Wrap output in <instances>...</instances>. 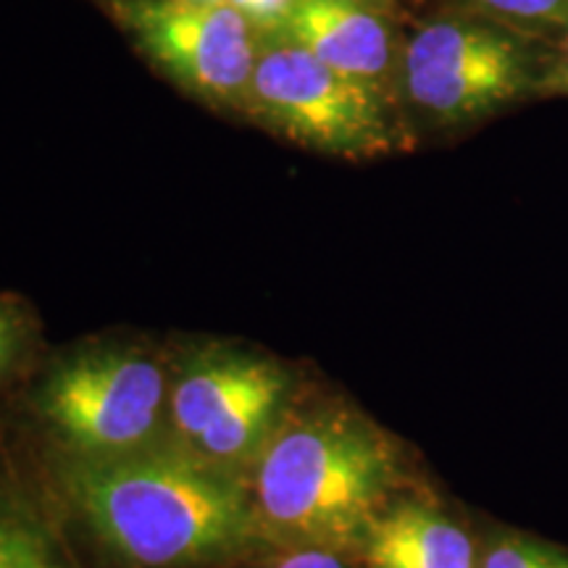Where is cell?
I'll list each match as a JSON object with an SVG mask.
<instances>
[{"label": "cell", "mask_w": 568, "mask_h": 568, "mask_svg": "<svg viewBox=\"0 0 568 568\" xmlns=\"http://www.w3.org/2000/svg\"><path fill=\"white\" fill-rule=\"evenodd\" d=\"M30 466L80 568H216L261 542L245 481L172 445L101 464Z\"/></svg>", "instance_id": "6da1fadb"}, {"label": "cell", "mask_w": 568, "mask_h": 568, "mask_svg": "<svg viewBox=\"0 0 568 568\" xmlns=\"http://www.w3.org/2000/svg\"><path fill=\"white\" fill-rule=\"evenodd\" d=\"M432 477L410 439L314 372L245 489L266 542L355 552L389 503Z\"/></svg>", "instance_id": "7a4b0ae2"}, {"label": "cell", "mask_w": 568, "mask_h": 568, "mask_svg": "<svg viewBox=\"0 0 568 568\" xmlns=\"http://www.w3.org/2000/svg\"><path fill=\"white\" fill-rule=\"evenodd\" d=\"M172 339L101 332L51 347L0 408L32 464H101L169 443Z\"/></svg>", "instance_id": "3957f363"}, {"label": "cell", "mask_w": 568, "mask_h": 568, "mask_svg": "<svg viewBox=\"0 0 568 568\" xmlns=\"http://www.w3.org/2000/svg\"><path fill=\"white\" fill-rule=\"evenodd\" d=\"M314 368L230 337H174L169 443L245 481Z\"/></svg>", "instance_id": "277c9868"}, {"label": "cell", "mask_w": 568, "mask_h": 568, "mask_svg": "<svg viewBox=\"0 0 568 568\" xmlns=\"http://www.w3.org/2000/svg\"><path fill=\"white\" fill-rule=\"evenodd\" d=\"M247 111L284 138L345 159L395 145L385 92L339 74L282 34L258 38Z\"/></svg>", "instance_id": "5b68a950"}, {"label": "cell", "mask_w": 568, "mask_h": 568, "mask_svg": "<svg viewBox=\"0 0 568 568\" xmlns=\"http://www.w3.org/2000/svg\"><path fill=\"white\" fill-rule=\"evenodd\" d=\"M113 13L176 84L201 101L247 111L258 32L230 3L113 0Z\"/></svg>", "instance_id": "8992f818"}, {"label": "cell", "mask_w": 568, "mask_h": 568, "mask_svg": "<svg viewBox=\"0 0 568 568\" xmlns=\"http://www.w3.org/2000/svg\"><path fill=\"white\" fill-rule=\"evenodd\" d=\"M400 82L418 111L458 124L508 103L529 74L521 48L508 34L479 21L443 19L406 42Z\"/></svg>", "instance_id": "52a82bcc"}, {"label": "cell", "mask_w": 568, "mask_h": 568, "mask_svg": "<svg viewBox=\"0 0 568 568\" xmlns=\"http://www.w3.org/2000/svg\"><path fill=\"white\" fill-rule=\"evenodd\" d=\"M481 516L432 477L382 510L355 548L364 568H477Z\"/></svg>", "instance_id": "ba28073f"}, {"label": "cell", "mask_w": 568, "mask_h": 568, "mask_svg": "<svg viewBox=\"0 0 568 568\" xmlns=\"http://www.w3.org/2000/svg\"><path fill=\"white\" fill-rule=\"evenodd\" d=\"M280 34L339 74L385 92L393 32L382 11L351 0H297Z\"/></svg>", "instance_id": "9c48e42d"}, {"label": "cell", "mask_w": 568, "mask_h": 568, "mask_svg": "<svg viewBox=\"0 0 568 568\" xmlns=\"http://www.w3.org/2000/svg\"><path fill=\"white\" fill-rule=\"evenodd\" d=\"M0 568H80L38 471L0 429Z\"/></svg>", "instance_id": "30bf717a"}, {"label": "cell", "mask_w": 568, "mask_h": 568, "mask_svg": "<svg viewBox=\"0 0 568 568\" xmlns=\"http://www.w3.org/2000/svg\"><path fill=\"white\" fill-rule=\"evenodd\" d=\"M45 351L48 343L32 303L0 290V408L24 385Z\"/></svg>", "instance_id": "8fae6325"}, {"label": "cell", "mask_w": 568, "mask_h": 568, "mask_svg": "<svg viewBox=\"0 0 568 568\" xmlns=\"http://www.w3.org/2000/svg\"><path fill=\"white\" fill-rule=\"evenodd\" d=\"M477 568H568V548L527 529L481 516Z\"/></svg>", "instance_id": "7c38bea8"}, {"label": "cell", "mask_w": 568, "mask_h": 568, "mask_svg": "<svg viewBox=\"0 0 568 568\" xmlns=\"http://www.w3.org/2000/svg\"><path fill=\"white\" fill-rule=\"evenodd\" d=\"M216 568H364L355 552L314 548V545H282L261 539Z\"/></svg>", "instance_id": "4fadbf2b"}, {"label": "cell", "mask_w": 568, "mask_h": 568, "mask_svg": "<svg viewBox=\"0 0 568 568\" xmlns=\"http://www.w3.org/2000/svg\"><path fill=\"white\" fill-rule=\"evenodd\" d=\"M479 9L524 24H566L568 0H474Z\"/></svg>", "instance_id": "5bb4252c"}, {"label": "cell", "mask_w": 568, "mask_h": 568, "mask_svg": "<svg viewBox=\"0 0 568 568\" xmlns=\"http://www.w3.org/2000/svg\"><path fill=\"white\" fill-rule=\"evenodd\" d=\"M226 3L243 13L247 24L258 32V38H266V34H280L284 30L297 0H226Z\"/></svg>", "instance_id": "9a60e30c"}, {"label": "cell", "mask_w": 568, "mask_h": 568, "mask_svg": "<svg viewBox=\"0 0 568 568\" xmlns=\"http://www.w3.org/2000/svg\"><path fill=\"white\" fill-rule=\"evenodd\" d=\"M351 3H361V6H368V9L382 11V9H387L389 0H351Z\"/></svg>", "instance_id": "2e32d148"}, {"label": "cell", "mask_w": 568, "mask_h": 568, "mask_svg": "<svg viewBox=\"0 0 568 568\" xmlns=\"http://www.w3.org/2000/svg\"><path fill=\"white\" fill-rule=\"evenodd\" d=\"M184 3H197V6H219V3H226V0H184Z\"/></svg>", "instance_id": "e0dca14e"}, {"label": "cell", "mask_w": 568, "mask_h": 568, "mask_svg": "<svg viewBox=\"0 0 568 568\" xmlns=\"http://www.w3.org/2000/svg\"><path fill=\"white\" fill-rule=\"evenodd\" d=\"M560 84H564V88H568V55H566V61H564V74H560Z\"/></svg>", "instance_id": "ac0fdd59"}]
</instances>
